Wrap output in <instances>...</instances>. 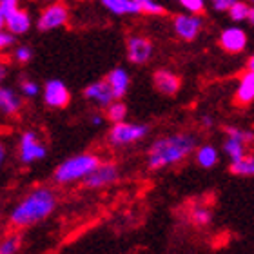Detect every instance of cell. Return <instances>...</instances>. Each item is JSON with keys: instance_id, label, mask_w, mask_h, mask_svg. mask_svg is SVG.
Masks as SVG:
<instances>
[{"instance_id": "obj_1", "label": "cell", "mask_w": 254, "mask_h": 254, "mask_svg": "<svg viewBox=\"0 0 254 254\" xmlns=\"http://www.w3.org/2000/svg\"><path fill=\"white\" fill-rule=\"evenodd\" d=\"M198 149V138L192 132H175L156 138L147 149V167L158 171L180 164Z\"/></svg>"}, {"instance_id": "obj_2", "label": "cell", "mask_w": 254, "mask_h": 254, "mask_svg": "<svg viewBox=\"0 0 254 254\" xmlns=\"http://www.w3.org/2000/svg\"><path fill=\"white\" fill-rule=\"evenodd\" d=\"M57 209V194L49 187H37L29 190L9 211L7 222L13 229H26L44 222Z\"/></svg>"}, {"instance_id": "obj_3", "label": "cell", "mask_w": 254, "mask_h": 254, "mask_svg": "<svg viewBox=\"0 0 254 254\" xmlns=\"http://www.w3.org/2000/svg\"><path fill=\"white\" fill-rule=\"evenodd\" d=\"M100 164V158L95 153L74 154L57 165V169L53 171V180L60 186H67L73 182H84Z\"/></svg>"}, {"instance_id": "obj_4", "label": "cell", "mask_w": 254, "mask_h": 254, "mask_svg": "<svg viewBox=\"0 0 254 254\" xmlns=\"http://www.w3.org/2000/svg\"><path fill=\"white\" fill-rule=\"evenodd\" d=\"M147 134L149 127L145 124L120 122L111 126V129L107 132V140L115 147H124V145H132V143L136 142H142Z\"/></svg>"}, {"instance_id": "obj_5", "label": "cell", "mask_w": 254, "mask_h": 254, "mask_svg": "<svg viewBox=\"0 0 254 254\" xmlns=\"http://www.w3.org/2000/svg\"><path fill=\"white\" fill-rule=\"evenodd\" d=\"M254 140V131L244 129V127H225V143H223V153L227 154L231 162H238L245 158L247 154V143Z\"/></svg>"}, {"instance_id": "obj_6", "label": "cell", "mask_w": 254, "mask_h": 254, "mask_svg": "<svg viewBox=\"0 0 254 254\" xmlns=\"http://www.w3.org/2000/svg\"><path fill=\"white\" fill-rule=\"evenodd\" d=\"M48 149L40 142L35 131H24L18 138V160L24 165H31L35 162L46 158Z\"/></svg>"}, {"instance_id": "obj_7", "label": "cell", "mask_w": 254, "mask_h": 254, "mask_svg": "<svg viewBox=\"0 0 254 254\" xmlns=\"http://www.w3.org/2000/svg\"><path fill=\"white\" fill-rule=\"evenodd\" d=\"M69 18V11L64 2H53L40 13L37 20V27L40 31H53L65 26Z\"/></svg>"}, {"instance_id": "obj_8", "label": "cell", "mask_w": 254, "mask_h": 254, "mask_svg": "<svg viewBox=\"0 0 254 254\" xmlns=\"http://www.w3.org/2000/svg\"><path fill=\"white\" fill-rule=\"evenodd\" d=\"M173 27H175L176 37H180L186 42H190L200 35L201 27H203V20L200 18V15L180 13L173 18Z\"/></svg>"}, {"instance_id": "obj_9", "label": "cell", "mask_w": 254, "mask_h": 254, "mask_svg": "<svg viewBox=\"0 0 254 254\" xmlns=\"http://www.w3.org/2000/svg\"><path fill=\"white\" fill-rule=\"evenodd\" d=\"M118 167L113 162H102L82 184L87 189H102V187L113 186L115 182H118Z\"/></svg>"}, {"instance_id": "obj_10", "label": "cell", "mask_w": 254, "mask_h": 254, "mask_svg": "<svg viewBox=\"0 0 254 254\" xmlns=\"http://www.w3.org/2000/svg\"><path fill=\"white\" fill-rule=\"evenodd\" d=\"M42 96H44L46 106L53 107V109H62V107L67 106L69 100H71L67 85L59 78H51L44 84Z\"/></svg>"}, {"instance_id": "obj_11", "label": "cell", "mask_w": 254, "mask_h": 254, "mask_svg": "<svg viewBox=\"0 0 254 254\" xmlns=\"http://www.w3.org/2000/svg\"><path fill=\"white\" fill-rule=\"evenodd\" d=\"M151 57H153V44L149 38L140 37V35H132L127 38V59H129V62L143 65L151 60Z\"/></svg>"}, {"instance_id": "obj_12", "label": "cell", "mask_w": 254, "mask_h": 254, "mask_svg": "<svg viewBox=\"0 0 254 254\" xmlns=\"http://www.w3.org/2000/svg\"><path fill=\"white\" fill-rule=\"evenodd\" d=\"M220 46L227 53H242L247 48V33L238 26L227 27L220 33Z\"/></svg>"}, {"instance_id": "obj_13", "label": "cell", "mask_w": 254, "mask_h": 254, "mask_svg": "<svg viewBox=\"0 0 254 254\" xmlns=\"http://www.w3.org/2000/svg\"><path fill=\"white\" fill-rule=\"evenodd\" d=\"M84 98L100 107H107L111 102L117 100L115 95H113L111 85L107 84V80H96V82L87 85L84 89Z\"/></svg>"}, {"instance_id": "obj_14", "label": "cell", "mask_w": 254, "mask_h": 254, "mask_svg": "<svg viewBox=\"0 0 254 254\" xmlns=\"http://www.w3.org/2000/svg\"><path fill=\"white\" fill-rule=\"evenodd\" d=\"M153 84L162 95L175 96L176 93L180 91L182 82L175 73H171V71H167V69H158L153 76Z\"/></svg>"}, {"instance_id": "obj_15", "label": "cell", "mask_w": 254, "mask_h": 254, "mask_svg": "<svg viewBox=\"0 0 254 254\" xmlns=\"http://www.w3.org/2000/svg\"><path fill=\"white\" fill-rule=\"evenodd\" d=\"M106 80H107V84L111 85L115 98H117V100H122L124 96H126L127 89H129V84H131L129 73H127L124 67H115L107 73Z\"/></svg>"}, {"instance_id": "obj_16", "label": "cell", "mask_w": 254, "mask_h": 254, "mask_svg": "<svg viewBox=\"0 0 254 254\" xmlns=\"http://www.w3.org/2000/svg\"><path fill=\"white\" fill-rule=\"evenodd\" d=\"M234 100L240 106H249L254 102V73L249 69L240 76L238 87L234 93Z\"/></svg>"}, {"instance_id": "obj_17", "label": "cell", "mask_w": 254, "mask_h": 254, "mask_svg": "<svg viewBox=\"0 0 254 254\" xmlns=\"http://www.w3.org/2000/svg\"><path fill=\"white\" fill-rule=\"evenodd\" d=\"M20 109H22L20 95H18L15 89L2 85V87H0V111H2V115L13 117V115H16Z\"/></svg>"}, {"instance_id": "obj_18", "label": "cell", "mask_w": 254, "mask_h": 254, "mask_svg": "<svg viewBox=\"0 0 254 254\" xmlns=\"http://www.w3.org/2000/svg\"><path fill=\"white\" fill-rule=\"evenodd\" d=\"M4 26L7 31H11L13 35L18 37V35H24V33H27L29 29H31V16H29L27 11L18 9L5 20Z\"/></svg>"}, {"instance_id": "obj_19", "label": "cell", "mask_w": 254, "mask_h": 254, "mask_svg": "<svg viewBox=\"0 0 254 254\" xmlns=\"http://www.w3.org/2000/svg\"><path fill=\"white\" fill-rule=\"evenodd\" d=\"M194 158L196 164L200 167L212 169L218 164V160H220V151L212 143H203V145H198V149L194 151Z\"/></svg>"}, {"instance_id": "obj_20", "label": "cell", "mask_w": 254, "mask_h": 254, "mask_svg": "<svg viewBox=\"0 0 254 254\" xmlns=\"http://www.w3.org/2000/svg\"><path fill=\"white\" fill-rule=\"evenodd\" d=\"M100 2L107 11H111L113 15H118V16L142 13L140 5L134 0H100Z\"/></svg>"}, {"instance_id": "obj_21", "label": "cell", "mask_w": 254, "mask_h": 254, "mask_svg": "<svg viewBox=\"0 0 254 254\" xmlns=\"http://www.w3.org/2000/svg\"><path fill=\"white\" fill-rule=\"evenodd\" d=\"M231 173L238 176H254V153H247L245 158L231 162Z\"/></svg>"}, {"instance_id": "obj_22", "label": "cell", "mask_w": 254, "mask_h": 254, "mask_svg": "<svg viewBox=\"0 0 254 254\" xmlns=\"http://www.w3.org/2000/svg\"><path fill=\"white\" fill-rule=\"evenodd\" d=\"M107 109V120L113 124H120V122H126V117H127V107L122 100H115L111 102L109 106L106 107Z\"/></svg>"}, {"instance_id": "obj_23", "label": "cell", "mask_w": 254, "mask_h": 254, "mask_svg": "<svg viewBox=\"0 0 254 254\" xmlns=\"http://www.w3.org/2000/svg\"><path fill=\"white\" fill-rule=\"evenodd\" d=\"M251 2H247V0H238L236 4L231 7V9L227 11L229 16H231V20L233 22H244V20H249V15H251V7L253 5H249Z\"/></svg>"}, {"instance_id": "obj_24", "label": "cell", "mask_w": 254, "mask_h": 254, "mask_svg": "<svg viewBox=\"0 0 254 254\" xmlns=\"http://www.w3.org/2000/svg\"><path fill=\"white\" fill-rule=\"evenodd\" d=\"M190 220L194 222V225H198V227H205V225H209V223L212 222V212L209 207H203V205H198L192 209V212H190Z\"/></svg>"}, {"instance_id": "obj_25", "label": "cell", "mask_w": 254, "mask_h": 254, "mask_svg": "<svg viewBox=\"0 0 254 254\" xmlns=\"http://www.w3.org/2000/svg\"><path fill=\"white\" fill-rule=\"evenodd\" d=\"M22 240L16 233H9L7 236L2 238V244H0V254H16L20 249Z\"/></svg>"}, {"instance_id": "obj_26", "label": "cell", "mask_w": 254, "mask_h": 254, "mask_svg": "<svg viewBox=\"0 0 254 254\" xmlns=\"http://www.w3.org/2000/svg\"><path fill=\"white\" fill-rule=\"evenodd\" d=\"M134 2L140 5L142 13H145V15H164L165 13L164 5L156 0H134Z\"/></svg>"}, {"instance_id": "obj_27", "label": "cell", "mask_w": 254, "mask_h": 254, "mask_svg": "<svg viewBox=\"0 0 254 254\" xmlns=\"http://www.w3.org/2000/svg\"><path fill=\"white\" fill-rule=\"evenodd\" d=\"M18 9V0H0V24L4 26L5 20Z\"/></svg>"}, {"instance_id": "obj_28", "label": "cell", "mask_w": 254, "mask_h": 254, "mask_svg": "<svg viewBox=\"0 0 254 254\" xmlns=\"http://www.w3.org/2000/svg\"><path fill=\"white\" fill-rule=\"evenodd\" d=\"M178 2L187 13H192V15H201L205 11V0H178Z\"/></svg>"}, {"instance_id": "obj_29", "label": "cell", "mask_w": 254, "mask_h": 254, "mask_svg": "<svg viewBox=\"0 0 254 254\" xmlns=\"http://www.w3.org/2000/svg\"><path fill=\"white\" fill-rule=\"evenodd\" d=\"M20 93H22V96H26V98H35V96L40 93V87H38V84L35 80H22Z\"/></svg>"}, {"instance_id": "obj_30", "label": "cell", "mask_w": 254, "mask_h": 254, "mask_svg": "<svg viewBox=\"0 0 254 254\" xmlns=\"http://www.w3.org/2000/svg\"><path fill=\"white\" fill-rule=\"evenodd\" d=\"M13 59H15V62H18V64H27L33 59L31 48H27V46H18V48H15Z\"/></svg>"}, {"instance_id": "obj_31", "label": "cell", "mask_w": 254, "mask_h": 254, "mask_svg": "<svg viewBox=\"0 0 254 254\" xmlns=\"http://www.w3.org/2000/svg\"><path fill=\"white\" fill-rule=\"evenodd\" d=\"M16 44V35H13L11 31L4 29V31L0 33V48L2 49H9L13 48Z\"/></svg>"}, {"instance_id": "obj_32", "label": "cell", "mask_w": 254, "mask_h": 254, "mask_svg": "<svg viewBox=\"0 0 254 254\" xmlns=\"http://www.w3.org/2000/svg\"><path fill=\"white\" fill-rule=\"evenodd\" d=\"M211 2H212V7L216 11H229L238 0H211Z\"/></svg>"}, {"instance_id": "obj_33", "label": "cell", "mask_w": 254, "mask_h": 254, "mask_svg": "<svg viewBox=\"0 0 254 254\" xmlns=\"http://www.w3.org/2000/svg\"><path fill=\"white\" fill-rule=\"evenodd\" d=\"M104 122H106V118L102 117V115H93V117H91V124L95 127H102Z\"/></svg>"}, {"instance_id": "obj_34", "label": "cell", "mask_w": 254, "mask_h": 254, "mask_svg": "<svg viewBox=\"0 0 254 254\" xmlns=\"http://www.w3.org/2000/svg\"><path fill=\"white\" fill-rule=\"evenodd\" d=\"M200 122H201V126L209 127V129L214 126V120H212V117H209V115H203V117L200 118Z\"/></svg>"}, {"instance_id": "obj_35", "label": "cell", "mask_w": 254, "mask_h": 254, "mask_svg": "<svg viewBox=\"0 0 254 254\" xmlns=\"http://www.w3.org/2000/svg\"><path fill=\"white\" fill-rule=\"evenodd\" d=\"M247 69H249V71H253V73H254V55H253V57H251L249 60H247Z\"/></svg>"}, {"instance_id": "obj_36", "label": "cell", "mask_w": 254, "mask_h": 254, "mask_svg": "<svg viewBox=\"0 0 254 254\" xmlns=\"http://www.w3.org/2000/svg\"><path fill=\"white\" fill-rule=\"evenodd\" d=\"M249 22L254 26V5L251 7V15H249Z\"/></svg>"}, {"instance_id": "obj_37", "label": "cell", "mask_w": 254, "mask_h": 254, "mask_svg": "<svg viewBox=\"0 0 254 254\" xmlns=\"http://www.w3.org/2000/svg\"><path fill=\"white\" fill-rule=\"evenodd\" d=\"M0 160H2V162L5 160V151H4V147H0Z\"/></svg>"}, {"instance_id": "obj_38", "label": "cell", "mask_w": 254, "mask_h": 254, "mask_svg": "<svg viewBox=\"0 0 254 254\" xmlns=\"http://www.w3.org/2000/svg\"><path fill=\"white\" fill-rule=\"evenodd\" d=\"M247 2H251V4H254V0H247Z\"/></svg>"}]
</instances>
